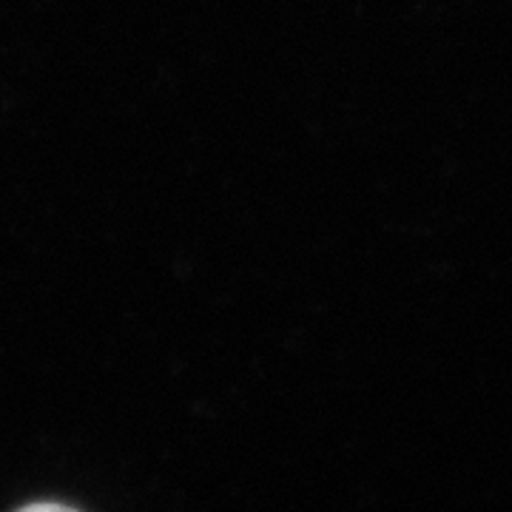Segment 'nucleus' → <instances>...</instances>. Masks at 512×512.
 Segmentation results:
<instances>
[{
  "label": "nucleus",
  "instance_id": "obj_1",
  "mask_svg": "<svg viewBox=\"0 0 512 512\" xmlns=\"http://www.w3.org/2000/svg\"><path fill=\"white\" fill-rule=\"evenodd\" d=\"M18 512H77L72 507H63V504H55V501H40V504H29Z\"/></svg>",
  "mask_w": 512,
  "mask_h": 512
}]
</instances>
